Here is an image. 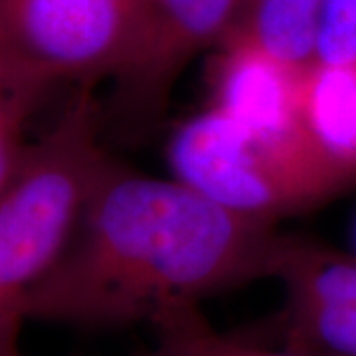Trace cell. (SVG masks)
Here are the masks:
<instances>
[{
    "label": "cell",
    "mask_w": 356,
    "mask_h": 356,
    "mask_svg": "<svg viewBox=\"0 0 356 356\" xmlns=\"http://www.w3.org/2000/svg\"><path fill=\"white\" fill-rule=\"evenodd\" d=\"M323 0H243L236 32L299 67L315 62Z\"/></svg>",
    "instance_id": "obj_9"
},
{
    "label": "cell",
    "mask_w": 356,
    "mask_h": 356,
    "mask_svg": "<svg viewBox=\"0 0 356 356\" xmlns=\"http://www.w3.org/2000/svg\"><path fill=\"white\" fill-rule=\"evenodd\" d=\"M168 161L178 182L204 198L271 224L341 191L311 147L261 137L216 107L177 129Z\"/></svg>",
    "instance_id": "obj_3"
},
{
    "label": "cell",
    "mask_w": 356,
    "mask_h": 356,
    "mask_svg": "<svg viewBox=\"0 0 356 356\" xmlns=\"http://www.w3.org/2000/svg\"><path fill=\"white\" fill-rule=\"evenodd\" d=\"M238 356H318L309 353L305 348L297 346V344L287 343L285 348H261V346H255V344H245L242 343Z\"/></svg>",
    "instance_id": "obj_13"
},
{
    "label": "cell",
    "mask_w": 356,
    "mask_h": 356,
    "mask_svg": "<svg viewBox=\"0 0 356 356\" xmlns=\"http://www.w3.org/2000/svg\"><path fill=\"white\" fill-rule=\"evenodd\" d=\"M0 356H24L20 353V346H13V348H4L0 350Z\"/></svg>",
    "instance_id": "obj_14"
},
{
    "label": "cell",
    "mask_w": 356,
    "mask_h": 356,
    "mask_svg": "<svg viewBox=\"0 0 356 356\" xmlns=\"http://www.w3.org/2000/svg\"><path fill=\"white\" fill-rule=\"evenodd\" d=\"M315 62H356V0H323L318 13Z\"/></svg>",
    "instance_id": "obj_12"
},
{
    "label": "cell",
    "mask_w": 356,
    "mask_h": 356,
    "mask_svg": "<svg viewBox=\"0 0 356 356\" xmlns=\"http://www.w3.org/2000/svg\"><path fill=\"white\" fill-rule=\"evenodd\" d=\"M283 238L178 182L105 159L26 318L79 327L156 323L212 293L275 277Z\"/></svg>",
    "instance_id": "obj_1"
},
{
    "label": "cell",
    "mask_w": 356,
    "mask_h": 356,
    "mask_svg": "<svg viewBox=\"0 0 356 356\" xmlns=\"http://www.w3.org/2000/svg\"><path fill=\"white\" fill-rule=\"evenodd\" d=\"M243 0H140V18L125 62L115 72V102L135 119L153 117L192 56L236 30Z\"/></svg>",
    "instance_id": "obj_5"
},
{
    "label": "cell",
    "mask_w": 356,
    "mask_h": 356,
    "mask_svg": "<svg viewBox=\"0 0 356 356\" xmlns=\"http://www.w3.org/2000/svg\"><path fill=\"white\" fill-rule=\"evenodd\" d=\"M303 72L234 30L208 65L212 107L261 137L313 149L301 113Z\"/></svg>",
    "instance_id": "obj_6"
},
{
    "label": "cell",
    "mask_w": 356,
    "mask_h": 356,
    "mask_svg": "<svg viewBox=\"0 0 356 356\" xmlns=\"http://www.w3.org/2000/svg\"><path fill=\"white\" fill-rule=\"evenodd\" d=\"M105 159L83 86L0 192V350L18 346L26 297L64 252Z\"/></svg>",
    "instance_id": "obj_2"
},
{
    "label": "cell",
    "mask_w": 356,
    "mask_h": 356,
    "mask_svg": "<svg viewBox=\"0 0 356 356\" xmlns=\"http://www.w3.org/2000/svg\"><path fill=\"white\" fill-rule=\"evenodd\" d=\"M161 341L147 356H238L242 343L216 332L198 307H186L154 323Z\"/></svg>",
    "instance_id": "obj_11"
},
{
    "label": "cell",
    "mask_w": 356,
    "mask_h": 356,
    "mask_svg": "<svg viewBox=\"0 0 356 356\" xmlns=\"http://www.w3.org/2000/svg\"><path fill=\"white\" fill-rule=\"evenodd\" d=\"M275 277L287 291V343L318 356H356V259L283 238Z\"/></svg>",
    "instance_id": "obj_7"
},
{
    "label": "cell",
    "mask_w": 356,
    "mask_h": 356,
    "mask_svg": "<svg viewBox=\"0 0 356 356\" xmlns=\"http://www.w3.org/2000/svg\"><path fill=\"white\" fill-rule=\"evenodd\" d=\"M140 18V0H0V34L46 88L115 76Z\"/></svg>",
    "instance_id": "obj_4"
},
{
    "label": "cell",
    "mask_w": 356,
    "mask_h": 356,
    "mask_svg": "<svg viewBox=\"0 0 356 356\" xmlns=\"http://www.w3.org/2000/svg\"><path fill=\"white\" fill-rule=\"evenodd\" d=\"M50 88L30 74L0 36V192L28 151L26 127Z\"/></svg>",
    "instance_id": "obj_10"
},
{
    "label": "cell",
    "mask_w": 356,
    "mask_h": 356,
    "mask_svg": "<svg viewBox=\"0 0 356 356\" xmlns=\"http://www.w3.org/2000/svg\"><path fill=\"white\" fill-rule=\"evenodd\" d=\"M307 137L341 188L356 182V62H313L303 72Z\"/></svg>",
    "instance_id": "obj_8"
}]
</instances>
